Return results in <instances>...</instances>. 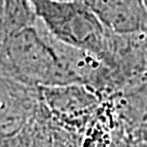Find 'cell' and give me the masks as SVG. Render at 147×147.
<instances>
[{
    "mask_svg": "<svg viewBox=\"0 0 147 147\" xmlns=\"http://www.w3.org/2000/svg\"><path fill=\"white\" fill-rule=\"evenodd\" d=\"M8 33L5 31V23H3V16H2V7L0 1V70L5 71L8 74V60H7V42H8ZM11 75V74H10Z\"/></svg>",
    "mask_w": 147,
    "mask_h": 147,
    "instance_id": "ba28073f",
    "label": "cell"
},
{
    "mask_svg": "<svg viewBox=\"0 0 147 147\" xmlns=\"http://www.w3.org/2000/svg\"><path fill=\"white\" fill-rule=\"evenodd\" d=\"M64 44L38 21L11 34L7 42L9 73L33 87L68 85Z\"/></svg>",
    "mask_w": 147,
    "mask_h": 147,
    "instance_id": "6da1fadb",
    "label": "cell"
},
{
    "mask_svg": "<svg viewBox=\"0 0 147 147\" xmlns=\"http://www.w3.org/2000/svg\"><path fill=\"white\" fill-rule=\"evenodd\" d=\"M38 21L56 39L107 63L110 33L85 0H31Z\"/></svg>",
    "mask_w": 147,
    "mask_h": 147,
    "instance_id": "7a4b0ae2",
    "label": "cell"
},
{
    "mask_svg": "<svg viewBox=\"0 0 147 147\" xmlns=\"http://www.w3.org/2000/svg\"><path fill=\"white\" fill-rule=\"evenodd\" d=\"M108 32L131 35L147 31L145 0H85Z\"/></svg>",
    "mask_w": 147,
    "mask_h": 147,
    "instance_id": "5b68a950",
    "label": "cell"
},
{
    "mask_svg": "<svg viewBox=\"0 0 147 147\" xmlns=\"http://www.w3.org/2000/svg\"><path fill=\"white\" fill-rule=\"evenodd\" d=\"M97 90L84 85L38 87L39 107L51 120L69 131L79 130L97 102Z\"/></svg>",
    "mask_w": 147,
    "mask_h": 147,
    "instance_id": "3957f363",
    "label": "cell"
},
{
    "mask_svg": "<svg viewBox=\"0 0 147 147\" xmlns=\"http://www.w3.org/2000/svg\"><path fill=\"white\" fill-rule=\"evenodd\" d=\"M0 1H1V0H0Z\"/></svg>",
    "mask_w": 147,
    "mask_h": 147,
    "instance_id": "30bf717a",
    "label": "cell"
},
{
    "mask_svg": "<svg viewBox=\"0 0 147 147\" xmlns=\"http://www.w3.org/2000/svg\"><path fill=\"white\" fill-rule=\"evenodd\" d=\"M0 147H31L30 124L19 134L0 137Z\"/></svg>",
    "mask_w": 147,
    "mask_h": 147,
    "instance_id": "52a82bcc",
    "label": "cell"
},
{
    "mask_svg": "<svg viewBox=\"0 0 147 147\" xmlns=\"http://www.w3.org/2000/svg\"><path fill=\"white\" fill-rule=\"evenodd\" d=\"M2 16L8 36L38 22L31 0H1Z\"/></svg>",
    "mask_w": 147,
    "mask_h": 147,
    "instance_id": "8992f818",
    "label": "cell"
},
{
    "mask_svg": "<svg viewBox=\"0 0 147 147\" xmlns=\"http://www.w3.org/2000/svg\"><path fill=\"white\" fill-rule=\"evenodd\" d=\"M145 1H146V3H147V0H145Z\"/></svg>",
    "mask_w": 147,
    "mask_h": 147,
    "instance_id": "9c48e42d",
    "label": "cell"
},
{
    "mask_svg": "<svg viewBox=\"0 0 147 147\" xmlns=\"http://www.w3.org/2000/svg\"><path fill=\"white\" fill-rule=\"evenodd\" d=\"M39 106L38 88L0 70V137L25 130Z\"/></svg>",
    "mask_w": 147,
    "mask_h": 147,
    "instance_id": "277c9868",
    "label": "cell"
}]
</instances>
